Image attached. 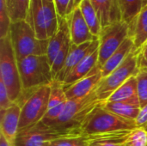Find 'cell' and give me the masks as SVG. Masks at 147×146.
<instances>
[{"label": "cell", "mask_w": 147, "mask_h": 146, "mask_svg": "<svg viewBox=\"0 0 147 146\" xmlns=\"http://www.w3.org/2000/svg\"><path fill=\"white\" fill-rule=\"evenodd\" d=\"M102 104L96 107L84 121L81 126L83 135L97 138L138 128L135 120L119 117L105 109Z\"/></svg>", "instance_id": "1"}, {"label": "cell", "mask_w": 147, "mask_h": 146, "mask_svg": "<svg viewBox=\"0 0 147 146\" xmlns=\"http://www.w3.org/2000/svg\"><path fill=\"white\" fill-rule=\"evenodd\" d=\"M25 20L37 38L42 40H50L59 26V16L54 2L49 0H31Z\"/></svg>", "instance_id": "2"}, {"label": "cell", "mask_w": 147, "mask_h": 146, "mask_svg": "<svg viewBox=\"0 0 147 146\" xmlns=\"http://www.w3.org/2000/svg\"><path fill=\"white\" fill-rule=\"evenodd\" d=\"M50 94L51 85L22 91L16 102L21 105L19 131L36 125L43 120L47 112Z\"/></svg>", "instance_id": "3"}, {"label": "cell", "mask_w": 147, "mask_h": 146, "mask_svg": "<svg viewBox=\"0 0 147 146\" xmlns=\"http://www.w3.org/2000/svg\"><path fill=\"white\" fill-rule=\"evenodd\" d=\"M22 91H28L45 85H51L54 80L51 65L47 55H33L17 60Z\"/></svg>", "instance_id": "4"}, {"label": "cell", "mask_w": 147, "mask_h": 146, "mask_svg": "<svg viewBox=\"0 0 147 146\" xmlns=\"http://www.w3.org/2000/svg\"><path fill=\"white\" fill-rule=\"evenodd\" d=\"M9 34L17 60L33 55H47L49 40L38 39L26 20L11 22Z\"/></svg>", "instance_id": "5"}, {"label": "cell", "mask_w": 147, "mask_h": 146, "mask_svg": "<svg viewBox=\"0 0 147 146\" xmlns=\"http://www.w3.org/2000/svg\"><path fill=\"white\" fill-rule=\"evenodd\" d=\"M0 80L6 86L10 100L17 102L22 93V85L9 34L0 39Z\"/></svg>", "instance_id": "6"}, {"label": "cell", "mask_w": 147, "mask_h": 146, "mask_svg": "<svg viewBox=\"0 0 147 146\" xmlns=\"http://www.w3.org/2000/svg\"><path fill=\"white\" fill-rule=\"evenodd\" d=\"M102 103L96 89L83 98L67 100L59 118L48 126L65 129H81L87 116Z\"/></svg>", "instance_id": "7"}, {"label": "cell", "mask_w": 147, "mask_h": 146, "mask_svg": "<svg viewBox=\"0 0 147 146\" xmlns=\"http://www.w3.org/2000/svg\"><path fill=\"white\" fill-rule=\"evenodd\" d=\"M81 135H83L81 129H65L40 122L19 131L14 146H44L46 143L55 139Z\"/></svg>", "instance_id": "8"}, {"label": "cell", "mask_w": 147, "mask_h": 146, "mask_svg": "<svg viewBox=\"0 0 147 146\" xmlns=\"http://www.w3.org/2000/svg\"><path fill=\"white\" fill-rule=\"evenodd\" d=\"M138 55L139 51H133L126 60L109 76L102 77L97 87L96 88L97 96L102 103L126 81L131 77L136 75L138 68Z\"/></svg>", "instance_id": "9"}, {"label": "cell", "mask_w": 147, "mask_h": 146, "mask_svg": "<svg viewBox=\"0 0 147 146\" xmlns=\"http://www.w3.org/2000/svg\"><path fill=\"white\" fill-rule=\"evenodd\" d=\"M128 37V24L123 21L113 23L102 29L98 47V64L101 68L110 56Z\"/></svg>", "instance_id": "10"}, {"label": "cell", "mask_w": 147, "mask_h": 146, "mask_svg": "<svg viewBox=\"0 0 147 146\" xmlns=\"http://www.w3.org/2000/svg\"><path fill=\"white\" fill-rule=\"evenodd\" d=\"M101 67L96 65L87 76L72 84L64 86L67 100L83 98L91 93L102 79Z\"/></svg>", "instance_id": "11"}, {"label": "cell", "mask_w": 147, "mask_h": 146, "mask_svg": "<svg viewBox=\"0 0 147 146\" xmlns=\"http://www.w3.org/2000/svg\"><path fill=\"white\" fill-rule=\"evenodd\" d=\"M21 105L15 102L9 108L0 110V134L11 146H14L19 131Z\"/></svg>", "instance_id": "12"}, {"label": "cell", "mask_w": 147, "mask_h": 146, "mask_svg": "<svg viewBox=\"0 0 147 146\" xmlns=\"http://www.w3.org/2000/svg\"><path fill=\"white\" fill-rule=\"evenodd\" d=\"M98 47H99V40L86 42L81 45H74L71 43L65 64L63 69L61 70L56 81L62 83L65 78L70 73V71L78 63H80L85 57H87L89 54L97 50Z\"/></svg>", "instance_id": "13"}, {"label": "cell", "mask_w": 147, "mask_h": 146, "mask_svg": "<svg viewBox=\"0 0 147 146\" xmlns=\"http://www.w3.org/2000/svg\"><path fill=\"white\" fill-rule=\"evenodd\" d=\"M68 24L70 29V36L71 43L74 45H81L86 42L98 40L90 32L82 13L78 8H77L68 17Z\"/></svg>", "instance_id": "14"}, {"label": "cell", "mask_w": 147, "mask_h": 146, "mask_svg": "<svg viewBox=\"0 0 147 146\" xmlns=\"http://www.w3.org/2000/svg\"><path fill=\"white\" fill-rule=\"evenodd\" d=\"M66 102L67 99L65 96L64 85L58 81H54L51 84V94L47 112L40 122L49 125L56 121L61 115Z\"/></svg>", "instance_id": "15"}, {"label": "cell", "mask_w": 147, "mask_h": 146, "mask_svg": "<svg viewBox=\"0 0 147 146\" xmlns=\"http://www.w3.org/2000/svg\"><path fill=\"white\" fill-rule=\"evenodd\" d=\"M101 21L102 28L122 21L119 0H90Z\"/></svg>", "instance_id": "16"}, {"label": "cell", "mask_w": 147, "mask_h": 146, "mask_svg": "<svg viewBox=\"0 0 147 146\" xmlns=\"http://www.w3.org/2000/svg\"><path fill=\"white\" fill-rule=\"evenodd\" d=\"M128 37L133 40L134 51H140L147 42V5L128 23Z\"/></svg>", "instance_id": "17"}, {"label": "cell", "mask_w": 147, "mask_h": 146, "mask_svg": "<svg viewBox=\"0 0 147 146\" xmlns=\"http://www.w3.org/2000/svg\"><path fill=\"white\" fill-rule=\"evenodd\" d=\"M70 29L68 20L66 18L59 17V26L56 34L48 40V46L47 52V57L48 59L49 64L52 65L57 54L62 49L65 41L70 39Z\"/></svg>", "instance_id": "18"}, {"label": "cell", "mask_w": 147, "mask_h": 146, "mask_svg": "<svg viewBox=\"0 0 147 146\" xmlns=\"http://www.w3.org/2000/svg\"><path fill=\"white\" fill-rule=\"evenodd\" d=\"M102 106L110 113L130 120H135L140 112L139 98L120 102H103Z\"/></svg>", "instance_id": "19"}, {"label": "cell", "mask_w": 147, "mask_h": 146, "mask_svg": "<svg viewBox=\"0 0 147 146\" xmlns=\"http://www.w3.org/2000/svg\"><path fill=\"white\" fill-rule=\"evenodd\" d=\"M98 64V49L85 57L67 75L62 84L67 86L87 76Z\"/></svg>", "instance_id": "20"}, {"label": "cell", "mask_w": 147, "mask_h": 146, "mask_svg": "<svg viewBox=\"0 0 147 146\" xmlns=\"http://www.w3.org/2000/svg\"><path fill=\"white\" fill-rule=\"evenodd\" d=\"M134 45L133 40L127 37L121 46L110 56V58L105 62V64L101 68L102 75L103 77L109 76L113 71L119 67L129 56V54L134 51Z\"/></svg>", "instance_id": "21"}, {"label": "cell", "mask_w": 147, "mask_h": 146, "mask_svg": "<svg viewBox=\"0 0 147 146\" xmlns=\"http://www.w3.org/2000/svg\"><path fill=\"white\" fill-rule=\"evenodd\" d=\"M138 97L137 80L135 75L131 77L121 86H120L105 102H120L134 100Z\"/></svg>", "instance_id": "22"}, {"label": "cell", "mask_w": 147, "mask_h": 146, "mask_svg": "<svg viewBox=\"0 0 147 146\" xmlns=\"http://www.w3.org/2000/svg\"><path fill=\"white\" fill-rule=\"evenodd\" d=\"M79 9L92 34L99 38L102 28L98 14L91 2L90 0H83L79 5Z\"/></svg>", "instance_id": "23"}, {"label": "cell", "mask_w": 147, "mask_h": 146, "mask_svg": "<svg viewBox=\"0 0 147 146\" xmlns=\"http://www.w3.org/2000/svg\"><path fill=\"white\" fill-rule=\"evenodd\" d=\"M121 19L127 24L145 7V0H119Z\"/></svg>", "instance_id": "24"}, {"label": "cell", "mask_w": 147, "mask_h": 146, "mask_svg": "<svg viewBox=\"0 0 147 146\" xmlns=\"http://www.w3.org/2000/svg\"><path fill=\"white\" fill-rule=\"evenodd\" d=\"M31 0H6L11 22L26 19Z\"/></svg>", "instance_id": "25"}, {"label": "cell", "mask_w": 147, "mask_h": 146, "mask_svg": "<svg viewBox=\"0 0 147 146\" xmlns=\"http://www.w3.org/2000/svg\"><path fill=\"white\" fill-rule=\"evenodd\" d=\"M71 46V38H70L65 41V43L63 46L62 49L57 54L56 58L54 59V60H53V64L51 65L52 74H53V77L54 81L57 80L61 70L63 69V67H64V65L65 64V61H66V59H67Z\"/></svg>", "instance_id": "26"}, {"label": "cell", "mask_w": 147, "mask_h": 146, "mask_svg": "<svg viewBox=\"0 0 147 146\" xmlns=\"http://www.w3.org/2000/svg\"><path fill=\"white\" fill-rule=\"evenodd\" d=\"M137 80L138 97L140 107L147 105V69H139L135 75Z\"/></svg>", "instance_id": "27"}, {"label": "cell", "mask_w": 147, "mask_h": 146, "mask_svg": "<svg viewBox=\"0 0 147 146\" xmlns=\"http://www.w3.org/2000/svg\"><path fill=\"white\" fill-rule=\"evenodd\" d=\"M83 0H53L56 10L59 17H68L77 8L79 7Z\"/></svg>", "instance_id": "28"}, {"label": "cell", "mask_w": 147, "mask_h": 146, "mask_svg": "<svg viewBox=\"0 0 147 146\" xmlns=\"http://www.w3.org/2000/svg\"><path fill=\"white\" fill-rule=\"evenodd\" d=\"M123 146H147L146 129L138 127L133 130L123 143Z\"/></svg>", "instance_id": "29"}, {"label": "cell", "mask_w": 147, "mask_h": 146, "mask_svg": "<svg viewBox=\"0 0 147 146\" xmlns=\"http://www.w3.org/2000/svg\"><path fill=\"white\" fill-rule=\"evenodd\" d=\"M90 143L85 135L55 139L46 143L44 146H88Z\"/></svg>", "instance_id": "30"}, {"label": "cell", "mask_w": 147, "mask_h": 146, "mask_svg": "<svg viewBox=\"0 0 147 146\" xmlns=\"http://www.w3.org/2000/svg\"><path fill=\"white\" fill-rule=\"evenodd\" d=\"M11 21L7 9L6 0H0V39L9 33Z\"/></svg>", "instance_id": "31"}, {"label": "cell", "mask_w": 147, "mask_h": 146, "mask_svg": "<svg viewBox=\"0 0 147 146\" xmlns=\"http://www.w3.org/2000/svg\"><path fill=\"white\" fill-rule=\"evenodd\" d=\"M14 102H12L9 98L8 89L3 81L0 80V110H5L9 108Z\"/></svg>", "instance_id": "32"}, {"label": "cell", "mask_w": 147, "mask_h": 146, "mask_svg": "<svg viewBox=\"0 0 147 146\" xmlns=\"http://www.w3.org/2000/svg\"><path fill=\"white\" fill-rule=\"evenodd\" d=\"M138 68L139 69H147V42L139 51Z\"/></svg>", "instance_id": "33"}, {"label": "cell", "mask_w": 147, "mask_h": 146, "mask_svg": "<svg viewBox=\"0 0 147 146\" xmlns=\"http://www.w3.org/2000/svg\"><path fill=\"white\" fill-rule=\"evenodd\" d=\"M137 127H145L147 125V105L140 108V112L135 120Z\"/></svg>", "instance_id": "34"}, {"label": "cell", "mask_w": 147, "mask_h": 146, "mask_svg": "<svg viewBox=\"0 0 147 146\" xmlns=\"http://www.w3.org/2000/svg\"><path fill=\"white\" fill-rule=\"evenodd\" d=\"M94 144L96 146H123V143L121 142H100V143H91Z\"/></svg>", "instance_id": "35"}, {"label": "cell", "mask_w": 147, "mask_h": 146, "mask_svg": "<svg viewBox=\"0 0 147 146\" xmlns=\"http://www.w3.org/2000/svg\"><path fill=\"white\" fill-rule=\"evenodd\" d=\"M0 146H11L9 144V142L5 139V138L1 134H0Z\"/></svg>", "instance_id": "36"}, {"label": "cell", "mask_w": 147, "mask_h": 146, "mask_svg": "<svg viewBox=\"0 0 147 146\" xmlns=\"http://www.w3.org/2000/svg\"><path fill=\"white\" fill-rule=\"evenodd\" d=\"M88 146H96V145H95L94 144H89V145H88Z\"/></svg>", "instance_id": "37"}, {"label": "cell", "mask_w": 147, "mask_h": 146, "mask_svg": "<svg viewBox=\"0 0 147 146\" xmlns=\"http://www.w3.org/2000/svg\"><path fill=\"white\" fill-rule=\"evenodd\" d=\"M147 5V0H145V6Z\"/></svg>", "instance_id": "38"}, {"label": "cell", "mask_w": 147, "mask_h": 146, "mask_svg": "<svg viewBox=\"0 0 147 146\" xmlns=\"http://www.w3.org/2000/svg\"><path fill=\"white\" fill-rule=\"evenodd\" d=\"M49 1H53V0H49Z\"/></svg>", "instance_id": "39"}]
</instances>
